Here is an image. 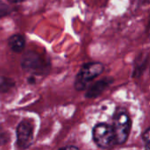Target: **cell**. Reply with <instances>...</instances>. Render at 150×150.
Masks as SVG:
<instances>
[{
    "label": "cell",
    "mask_w": 150,
    "mask_h": 150,
    "mask_svg": "<svg viewBox=\"0 0 150 150\" xmlns=\"http://www.w3.org/2000/svg\"><path fill=\"white\" fill-rule=\"evenodd\" d=\"M142 142H143V144H144V148L146 149L150 150V127L147 128L142 135Z\"/></svg>",
    "instance_id": "cell-10"
},
{
    "label": "cell",
    "mask_w": 150,
    "mask_h": 150,
    "mask_svg": "<svg viewBox=\"0 0 150 150\" xmlns=\"http://www.w3.org/2000/svg\"><path fill=\"white\" fill-rule=\"evenodd\" d=\"M22 67L25 71L41 75L48 71V64L35 53H28L22 61Z\"/></svg>",
    "instance_id": "cell-4"
},
{
    "label": "cell",
    "mask_w": 150,
    "mask_h": 150,
    "mask_svg": "<svg viewBox=\"0 0 150 150\" xmlns=\"http://www.w3.org/2000/svg\"><path fill=\"white\" fill-rule=\"evenodd\" d=\"M33 141V127L28 121H22L17 128V143L22 149L28 148Z\"/></svg>",
    "instance_id": "cell-5"
},
{
    "label": "cell",
    "mask_w": 150,
    "mask_h": 150,
    "mask_svg": "<svg viewBox=\"0 0 150 150\" xmlns=\"http://www.w3.org/2000/svg\"><path fill=\"white\" fill-rule=\"evenodd\" d=\"M146 62H147V58H141V62H136L134 69V77H139L144 71L145 68H146Z\"/></svg>",
    "instance_id": "cell-8"
},
{
    "label": "cell",
    "mask_w": 150,
    "mask_h": 150,
    "mask_svg": "<svg viewBox=\"0 0 150 150\" xmlns=\"http://www.w3.org/2000/svg\"><path fill=\"white\" fill-rule=\"evenodd\" d=\"M8 45L10 48L15 53H20L23 51L25 46V40L24 36L20 34H14L10 37L8 40Z\"/></svg>",
    "instance_id": "cell-7"
},
{
    "label": "cell",
    "mask_w": 150,
    "mask_h": 150,
    "mask_svg": "<svg viewBox=\"0 0 150 150\" xmlns=\"http://www.w3.org/2000/svg\"><path fill=\"white\" fill-rule=\"evenodd\" d=\"M11 12V8L9 5L4 4L2 0H0V18H3L8 15Z\"/></svg>",
    "instance_id": "cell-11"
},
{
    "label": "cell",
    "mask_w": 150,
    "mask_h": 150,
    "mask_svg": "<svg viewBox=\"0 0 150 150\" xmlns=\"http://www.w3.org/2000/svg\"><path fill=\"white\" fill-rule=\"evenodd\" d=\"M114 82V78L112 76H105L98 81L91 83L86 89L85 98H96L103 94V92L111 86Z\"/></svg>",
    "instance_id": "cell-6"
},
{
    "label": "cell",
    "mask_w": 150,
    "mask_h": 150,
    "mask_svg": "<svg viewBox=\"0 0 150 150\" xmlns=\"http://www.w3.org/2000/svg\"><path fill=\"white\" fill-rule=\"evenodd\" d=\"M62 149H78V148L77 147H76V146H67V147H63Z\"/></svg>",
    "instance_id": "cell-12"
},
{
    "label": "cell",
    "mask_w": 150,
    "mask_h": 150,
    "mask_svg": "<svg viewBox=\"0 0 150 150\" xmlns=\"http://www.w3.org/2000/svg\"><path fill=\"white\" fill-rule=\"evenodd\" d=\"M112 128L117 145L125 144L129 138L132 128V120L125 107L116 108L112 118Z\"/></svg>",
    "instance_id": "cell-1"
},
{
    "label": "cell",
    "mask_w": 150,
    "mask_h": 150,
    "mask_svg": "<svg viewBox=\"0 0 150 150\" xmlns=\"http://www.w3.org/2000/svg\"><path fill=\"white\" fill-rule=\"evenodd\" d=\"M7 1L11 2V3H20V2H23L25 0H7Z\"/></svg>",
    "instance_id": "cell-13"
},
{
    "label": "cell",
    "mask_w": 150,
    "mask_h": 150,
    "mask_svg": "<svg viewBox=\"0 0 150 150\" xmlns=\"http://www.w3.org/2000/svg\"><path fill=\"white\" fill-rule=\"evenodd\" d=\"M105 69L103 63L99 62H91L84 63L79 69L74 83L75 89L78 91L88 88L91 82L99 76Z\"/></svg>",
    "instance_id": "cell-2"
},
{
    "label": "cell",
    "mask_w": 150,
    "mask_h": 150,
    "mask_svg": "<svg viewBox=\"0 0 150 150\" xmlns=\"http://www.w3.org/2000/svg\"><path fill=\"white\" fill-rule=\"evenodd\" d=\"M92 139L97 147L102 149H112L117 145L112 126L107 123H98L93 127Z\"/></svg>",
    "instance_id": "cell-3"
},
{
    "label": "cell",
    "mask_w": 150,
    "mask_h": 150,
    "mask_svg": "<svg viewBox=\"0 0 150 150\" xmlns=\"http://www.w3.org/2000/svg\"><path fill=\"white\" fill-rule=\"evenodd\" d=\"M14 83L8 78L0 76V91L2 92H5L7 91L9 89H11L13 86Z\"/></svg>",
    "instance_id": "cell-9"
},
{
    "label": "cell",
    "mask_w": 150,
    "mask_h": 150,
    "mask_svg": "<svg viewBox=\"0 0 150 150\" xmlns=\"http://www.w3.org/2000/svg\"><path fill=\"white\" fill-rule=\"evenodd\" d=\"M142 2H149V3H150V0H142Z\"/></svg>",
    "instance_id": "cell-14"
}]
</instances>
